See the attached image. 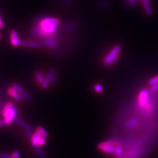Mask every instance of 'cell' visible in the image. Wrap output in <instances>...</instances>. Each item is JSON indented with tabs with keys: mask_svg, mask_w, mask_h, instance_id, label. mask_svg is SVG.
<instances>
[{
	"mask_svg": "<svg viewBox=\"0 0 158 158\" xmlns=\"http://www.w3.org/2000/svg\"><path fill=\"white\" fill-rule=\"evenodd\" d=\"M60 24V20L53 17H40L32 29V36L37 39L54 38Z\"/></svg>",
	"mask_w": 158,
	"mask_h": 158,
	"instance_id": "6da1fadb",
	"label": "cell"
},
{
	"mask_svg": "<svg viewBox=\"0 0 158 158\" xmlns=\"http://www.w3.org/2000/svg\"><path fill=\"white\" fill-rule=\"evenodd\" d=\"M98 148L106 154H114L117 158H120L123 153L121 144L115 139L102 142L98 145Z\"/></svg>",
	"mask_w": 158,
	"mask_h": 158,
	"instance_id": "7a4b0ae2",
	"label": "cell"
},
{
	"mask_svg": "<svg viewBox=\"0 0 158 158\" xmlns=\"http://www.w3.org/2000/svg\"><path fill=\"white\" fill-rule=\"evenodd\" d=\"M17 109L15 107L13 103L11 101L7 102L3 109L2 115L4 119L0 120V127L11 124L17 117Z\"/></svg>",
	"mask_w": 158,
	"mask_h": 158,
	"instance_id": "3957f363",
	"label": "cell"
},
{
	"mask_svg": "<svg viewBox=\"0 0 158 158\" xmlns=\"http://www.w3.org/2000/svg\"><path fill=\"white\" fill-rule=\"evenodd\" d=\"M121 47L119 45H117L110 50L109 53L106 56L104 59V63L106 66H109L119 60V54L121 52Z\"/></svg>",
	"mask_w": 158,
	"mask_h": 158,
	"instance_id": "277c9868",
	"label": "cell"
},
{
	"mask_svg": "<svg viewBox=\"0 0 158 158\" xmlns=\"http://www.w3.org/2000/svg\"><path fill=\"white\" fill-rule=\"evenodd\" d=\"M149 98V92L146 89L142 90L138 96V104L140 107L145 108V109H149L148 104Z\"/></svg>",
	"mask_w": 158,
	"mask_h": 158,
	"instance_id": "5b68a950",
	"label": "cell"
},
{
	"mask_svg": "<svg viewBox=\"0 0 158 158\" xmlns=\"http://www.w3.org/2000/svg\"><path fill=\"white\" fill-rule=\"evenodd\" d=\"M10 40H11V43L12 46H19L21 40L19 39V37L16 31L15 30L11 31L10 34Z\"/></svg>",
	"mask_w": 158,
	"mask_h": 158,
	"instance_id": "8992f818",
	"label": "cell"
},
{
	"mask_svg": "<svg viewBox=\"0 0 158 158\" xmlns=\"http://www.w3.org/2000/svg\"><path fill=\"white\" fill-rule=\"evenodd\" d=\"M15 121L19 126H20L22 129H24L26 131L32 132V131H33L32 127L30 125H29L28 124L25 122L24 120H22L21 118H20L19 117H16L15 118Z\"/></svg>",
	"mask_w": 158,
	"mask_h": 158,
	"instance_id": "52a82bcc",
	"label": "cell"
},
{
	"mask_svg": "<svg viewBox=\"0 0 158 158\" xmlns=\"http://www.w3.org/2000/svg\"><path fill=\"white\" fill-rule=\"evenodd\" d=\"M42 136L40 134V133L37 131L33 134L31 138V144L34 148L39 146V142L40 139L41 138Z\"/></svg>",
	"mask_w": 158,
	"mask_h": 158,
	"instance_id": "ba28073f",
	"label": "cell"
},
{
	"mask_svg": "<svg viewBox=\"0 0 158 158\" xmlns=\"http://www.w3.org/2000/svg\"><path fill=\"white\" fill-rule=\"evenodd\" d=\"M54 39L55 38H51V37L45 39L43 40V44L48 48H53L56 47L58 45V43L56 40Z\"/></svg>",
	"mask_w": 158,
	"mask_h": 158,
	"instance_id": "9c48e42d",
	"label": "cell"
},
{
	"mask_svg": "<svg viewBox=\"0 0 158 158\" xmlns=\"http://www.w3.org/2000/svg\"><path fill=\"white\" fill-rule=\"evenodd\" d=\"M8 93L10 94V96H11L12 98H13L15 100L19 101H21V99L22 98L21 95H20V93L17 92L16 90H15L12 87L9 88L8 90Z\"/></svg>",
	"mask_w": 158,
	"mask_h": 158,
	"instance_id": "30bf717a",
	"label": "cell"
},
{
	"mask_svg": "<svg viewBox=\"0 0 158 158\" xmlns=\"http://www.w3.org/2000/svg\"><path fill=\"white\" fill-rule=\"evenodd\" d=\"M142 4L144 7V10H145V11L146 12V14L149 16L152 15L153 11H152L151 6L149 0H142Z\"/></svg>",
	"mask_w": 158,
	"mask_h": 158,
	"instance_id": "8fae6325",
	"label": "cell"
},
{
	"mask_svg": "<svg viewBox=\"0 0 158 158\" xmlns=\"http://www.w3.org/2000/svg\"><path fill=\"white\" fill-rule=\"evenodd\" d=\"M139 122V121L138 119L136 118H133V119H131L129 121L127 122L125 124V127L127 129H131V128H133L135 126H136L138 125Z\"/></svg>",
	"mask_w": 158,
	"mask_h": 158,
	"instance_id": "7c38bea8",
	"label": "cell"
},
{
	"mask_svg": "<svg viewBox=\"0 0 158 158\" xmlns=\"http://www.w3.org/2000/svg\"><path fill=\"white\" fill-rule=\"evenodd\" d=\"M52 82V77L51 74L49 73L45 77L44 81L42 83V87L44 89L47 88Z\"/></svg>",
	"mask_w": 158,
	"mask_h": 158,
	"instance_id": "4fadbf2b",
	"label": "cell"
},
{
	"mask_svg": "<svg viewBox=\"0 0 158 158\" xmlns=\"http://www.w3.org/2000/svg\"><path fill=\"white\" fill-rule=\"evenodd\" d=\"M25 47H29L32 48H35V49H39L41 47V45L35 41H25Z\"/></svg>",
	"mask_w": 158,
	"mask_h": 158,
	"instance_id": "5bb4252c",
	"label": "cell"
},
{
	"mask_svg": "<svg viewBox=\"0 0 158 158\" xmlns=\"http://www.w3.org/2000/svg\"><path fill=\"white\" fill-rule=\"evenodd\" d=\"M35 77L37 80V82L39 84H42L45 79V76L43 73L40 70H37L35 72Z\"/></svg>",
	"mask_w": 158,
	"mask_h": 158,
	"instance_id": "9a60e30c",
	"label": "cell"
},
{
	"mask_svg": "<svg viewBox=\"0 0 158 158\" xmlns=\"http://www.w3.org/2000/svg\"><path fill=\"white\" fill-rule=\"evenodd\" d=\"M49 73L51 74L52 77V82L56 83L58 81V73L56 72V71L53 69L51 68L49 70Z\"/></svg>",
	"mask_w": 158,
	"mask_h": 158,
	"instance_id": "2e32d148",
	"label": "cell"
},
{
	"mask_svg": "<svg viewBox=\"0 0 158 158\" xmlns=\"http://www.w3.org/2000/svg\"><path fill=\"white\" fill-rule=\"evenodd\" d=\"M35 152L37 154L38 156H39L40 158H45V154L44 152V151L42 150V149L41 148V146H38L34 148Z\"/></svg>",
	"mask_w": 158,
	"mask_h": 158,
	"instance_id": "e0dca14e",
	"label": "cell"
},
{
	"mask_svg": "<svg viewBox=\"0 0 158 158\" xmlns=\"http://www.w3.org/2000/svg\"><path fill=\"white\" fill-rule=\"evenodd\" d=\"M110 0H101L99 4V6L101 9L105 10L109 5Z\"/></svg>",
	"mask_w": 158,
	"mask_h": 158,
	"instance_id": "ac0fdd59",
	"label": "cell"
},
{
	"mask_svg": "<svg viewBox=\"0 0 158 158\" xmlns=\"http://www.w3.org/2000/svg\"><path fill=\"white\" fill-rule=\"evenodd\" d=\"M40 134L43 136V137H45L46 138H47L48 137V134L47 133V131H46V130L45 128H43V127H39L37 128V130Z\"/></svg>",
	"mask_w": 158,
	"mask_h": 158,
	"instance_id": "d6986e66",
	"label": "cell"
},
{
	"mask_svg": "<svg viewBox=\"0 0 158 158\" xmlns=\"http://www.w3.org/2000/svg\"><path fill=\"white\" fill-rule=\"evenodd\" d=\"M12 87L15 90H16L17 92H18L20 94H22L23 92H24V89L21 87L20 85H17V84H13L12 85Z\"/></svg>",
	"mask_w": 158,
	"mask_h": 158,
	"instance_id": "ffe728a7",
	"label": "cell"
},
{
	"mask_svg": "<svg viewBox=\"0 0 158 158\" xmlns=\"http://www.w3.org/2000/svg\"><path fill=\"white\" fill-rule=\"evenodd\" d=\"M94 89L98 93H101L103 91L104 88L101 85H100L99 83H96L94 85Z\"/></svg>",
	"mask_w": 158,
	"mask_h": 158,
	"instance_id": "44dd1931",
	"label": "cell"
},
{
	"mask_svg": "<svg viewBox=\"0 0 158 158\" xmlns=\"http://www.w3.org/2000/svg\"><path fill=\"white\" fill-rule=\"evenodd\" d=\"M148 83H149V85H155V84H157V83H158V74L157 76H156L155 77H152V79H151L149 80Z\"/></svg>",
	"mask_w": 158,
	"mask_h": 158,
	"instance_id": "7402d4cb",
	"label": "cell"
},
{
	"mask_svg": "<svg viewBox=\"0 0 158 158\" xmlns=\"http://www.w3.org/2000/svg\"><path fill=\"white\" fill-rule=\"evenodd\" d=\"M21 96L22 98H24V100H25L26 101H30L31 100V97L30 96V95L29 94V93H28L27 92L24 91L23 92L22 94H21Z\"/></svg>",
	"mask_w": 158,
	"mask_h": 158,
	"instance_id": "603a6c76",
	"label": "cell"
},
{
	"mask_svg": "<svg viewBox=\"0 0 158 158\" xmlns=\"http://www.w3.org/2000/svg\"><path fill=\"white\" fill-rule=\"evenodd\" d=\"M158 90V83L157 84H155V85H151V87L150 88V92L152 93H155L157 92Z\"/></svg>",
	"mask_w": 158,
	"mask_h": 158,
	"instance_id": "cb8c5ba5",
	"label": "cell"
},
{
	"mask_svg": "<svg viewBox=\"0 0 158 158\" xmlns=\"http://www.w3.org/2000/svg\"><path fill=\"white\" fill-rule=\"evenodd\" d=\"M138 1V0H127V4L130 7H133Z\"/></svg>",
	"mask_w": 158,
	"mask_h": 158,
	"instance_id": "d4e9b609",
	"label": "cell"
},
{
	"mask_svg": "<svg viewBox=\"0 0 158 158\" xmlns=\"http://www.w3.org/2000/svg\"><path fill=\"white\" fill-rule=\"evenodd\" d=\"M12 158H20L21 156H20V153L17 150H15L13 151L12 154Z\"/></svg>",
	"mask_w": 158,
	"mask_h": 158,
	"instance_id": "484cf974",
	"label": "cell"
},
{
	"mask_svg": "<svg viewBox=\"0 0 158 158\" xmlns=\"http://www.w3.org/2000/svg\"><path fill=\"white\" fill-rule=\"evenodd\" d=\"M46 138L42 136L41 138L40 139V141L39 142V145L40 146H44L46 144Z\"/></svg>",
	"mask_w": 158,
	"mask_h": 158,
	"instance_id": "4316f807",
	"label": "cell"
},
{
	"mask_svg": "<svg viewBox=\"0 0 158 158\" xmlns=\"http://www.w3.org/2000/svg\"><path fill=\"white\" fill-rule=\"evenodd\" d=\"M0 158H12V155L9 154L0 153Z\"/></svg>",
	"mask_w": 158,
	"mask_h": 158,
	"instance_id": "83f0119b",
	"label": "cell"
},
{
	"mask_svg": "<svg viewBox=\"0 0 158 158\" xmlns=\"http://www.w3.org/2000/svg\"><path fill=\"white\" fill-rule=\"evenodd\" d=\"M63 2L65 5L67 6V7H70L72 5V0H63Z\"/></svg>",
	"mask_w": 158,
	"mask_h": 158,
	"instance_id": "f1b7e54d",
	"label": "cell"
},
{
	"mask_svg": "<svg viewBox=\"0 0 158 158\" xmlns=\"http://www.w3.org/2000/svg\"><path fill=\"white\" fill-rule=\"evenodd\" d=\"M2 27H4V22L0 16V28H2Z\"/></svg>",
	"mask_w": 158,
	"mask_h": 158,
	"instance_id": "f546056e",
	"label": "cell"
},
{
	"mask_svg": "<svg viewBox=\"0 0 158 158\" xmlns=\"http://www.w3.org/2000/svg\"><path fill=\"white\" fill-rule=\"evenodd\" d=\"M3 109H4V107H3L2 104V103L0 101V112H2Z\"/></svg>",
	"mask_w": 158,
	"mask_h": 158,
	"instance_id": "4dcf8cb0",
	"label": "cell"
},
{
	"mask_svg": "<svg viewBox=\"0 0 158 158\" xmlns=\"http://www.w3.org/2000/svg\"><path fill=\"white\" fill-rule=\"evenodd\" d=\"M1 34H0V39H1Z\"/></svg>",
	"mask_w": 158,
	"mask_h": 158,
	"instance_id": "1f68e13d",
	"label": "cell"
}]
</instances>
